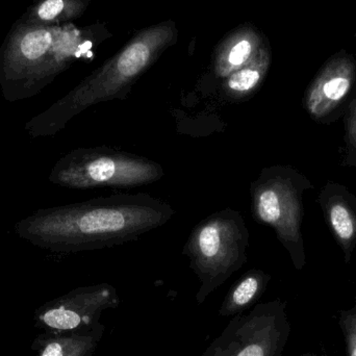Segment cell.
<instances>
[{"label":"cell","mask_w":356,"mask_h":356,"mask_svg":"<svg viewBox=\"0 0 356 356\" xmlns=\"http://www.w3.org/2000/svg\"><path fill=\"white\" fill-rule=\"evenodd\" d=\"M250 195L255 221L274 228L295 266L301 268V194L291 171L284 167L264 169L251 182Z\"/></svg>","instance_id":"7"},{"label":"cell","mask_w":356,"mask_h":356,"mask_svg":"<svg viewBox=\"0 0 356 356\" xmlns=\"http://www.w3.org/2000/svg\"><path fill=\"white\" fill-rule=\"evenodd\" d=\"M290 334L286 302L257 303L232 317L201 356H282Z\"/></svg>","instance_id":"6"},{"label":"cell","mask_w":356,"mask_h":356,"mask_svg":"<svg viewBox=\"0 0 356 356\" xmlns=\"http://www.w3.org/2000/svg\"><path fill=\"white\" fill-rule=\"evenodd\" d=\"M356 64L353 56L339 52L322 67L307 90L305 106L311 116L320 119L334 110L353 89Z\"/></svg>","instance_id":"9"},{"label":"cell","mask_w":356,"mask_h":356,"mask_svg":"<svg viewBox=\"0 0 356 356\" xmlns=\"http://www.w3.org/2000/svg\"><path fill=\"white\" fill-rule=\"evenodd\" d=\"M89 0H35L20 20L39 26H58L83 16Z\"/></svg>","instance_id":"14"},{"label":"cell","mask_w":356,"mask_h":356,"mask_svg":"<svg viewBox=\"0 0 356 356\" xmlns=\"http://www.w3.org/2000/svg\"><path fill=\"white\" fill-rule=\"evenodd\" d=\"M270 280L269 274L259 269H251L243 274L224 297L219 315L234 317L250 309L266 292Z\"/></svg>","instance_id":"13"},{"label":"cell","mask_w":356,"mask_h":356,"mask_svg":"<svg viewBox=\"0 0 356 356\" xmlns=\"http://www.w3.org/2000/svg\"><path fill=\"white\" fill-rule=\"evenodd\" d=\"M300 356H319V355H315V353H305V355H302Z\"/></svg>","instance_id":"18"},{"label":"cell","mask_w":356,"mask_h":356,"mask_svg":"<svg viewBox=\"0 0 356 356\" xmlns=\"http://www.w3.org/2000/svg\"><path fill=\"white\" fill-rule=\"evenodd\" d=\"M248 246L246 222L236 209L216 211L193 228L182 253L200 282L197 303H204L247 263Z\"/></svg>","instance_id":"4"},{"label":"cell","mask_w":356,"mask_h":356,"mask_svg":"<svg viewBox=\"0 0 356 356\" xmlns=\"http://www.w3.org/2000/svg\"><path fill=\"white\" fill-rule=\"evenodd\" d=\"M175 211L149 194H115L42 209L15 225L19 238L58 253L119 246L170 221Z\"/></svg>","instance_id":"1"},{"label":"cell","mask_w":356,"mask_h":356,"mask_svg":"<svg viewBox=\"0 0 356 356\" xmlns=\"http://www.w3.org/2000/svg\"><path fill=\"white\" fill-rule=\"evenodd\" d=\"M94 31L73 23L58 26L13 24L0 47V89L10 102L39 94L58 75L87 56Z\"/></svg>","instance_id":"3"},{"label":"cell","mask_w":356,"mask_h":356,"mask_svg":"<svg viewBox=\"0 0 356 356\" xmlns=\"http://www.w3.org/2000/svg\"><path fill=\"white\" fill-rule=\"evenodd\" d=\"M104 324L81 332H43L33 341L35 356H93L104 334Z\"/></svg>","instance_id":"11"},{"label":"cell","mask_w":356,"mask_h":356,"mask_svg":"<svg viewBox=\"0 0 356 356\" xmlns=\"http://www.w3.org/2000/svg\"><path fill=\"white\" fill-rule=\"evenodd\" d=\"M120 302L116 288L102 282L48 301L35 311L33 320L43 332H87L100 323L104 311L117 309Z\"/></svg>","instance_id":"8"},{"label":"cell","mask_w":356,"mask_h":356,"mask_svg":"<svg viewBox=\"0 0 356 356\" xmlns=\"http://www.w3.org/2000/svg\"><path fill=\"white\" fill-rule=\"evenodd\" d=\"M271 60V50L265 43L246 65L223 79L222 92L225 97L236 102L249 99L265 81Z\"/></svg>","instance_id":"12"},{"label":"cell","mask_w":356,"mask_h":356,"mask_svg":"<svg viewBox=\"0 0 356 356\" xmlns=\"http://www.w3.org/2000/svg\"><path fill=\"white\" fill-rule=\"evenodd\" d=\"M328 220L337 238L342 244L347 254H350L351 248L356 238V218L343 200H334L327 209Z\"/></svg>","instance_id":"15"},{"label":"cell","mask_w":356,"mask_h":356,"mask_svg":"<svg viewBox=\"0 0 356 356\" xmlns=\"http://www.w3.org/2000/svg\"><path fill=\"white\" fill-rule=\"evenodd\" d=\"M348 131L351 143L353 144L356 149V100L351 106L350 116L348 119Z\"/></svg>","instance_id":"17"},{"label":"cell","mask_w":356,"mask_h":356,"mask_svg":"<svg viewBox=\"0 0 356 356\" xmlns=\"http://www.w3.org/2000/svg\"><path fill=\"white\" fill-rule=\"evenodd\" d=\"M173 21L159 23L136 35L116 56L106 60L64 97L25 124L31 138L54 137L75 116L87 108L124 99L138 79L156 62L165 50L177 43Z\"/></svg>","instance_id":"2"},{"label":"cell","mask_w":356,"mask_h":356,"mask_svg":"<svg viewBox=\"0 0 356 356\" xmlns=\"http://www.w3.org/2000/svg\"><path fill=\"white\" fill-rule=\"evenodd\" d=\"M165 177L158 163L114 148H77L65 154L52 168L49 181L63 188L89 190L146 186Z\"/></svg>","instance_id":"5"},{"label":"cell","mask_w":356,"mask_h":356,"mask_svg":"<svg viewBox=\"0 0 356 356\" xmlns=\"http://www.w3.org/2000/svg\"><path fill=\"white\" fill-rule=\"evenodd\" d=\"M265 44L261 33L250 25L240 27L224 40L216 51L213 73L220 79L246 65Z\"/></svg>","instance_id":"10"},{"label":"cell","mask_w":356,"mask_h":356,"mask_svg":"<svg viewBox=\"0 0 356 356\" xmlns=\"http://www.w3.org/2000/svg\"><path fill=\"white\" fill-rule=\"evenodd\" d=\"M339 324L344 336L347 356H356V300L351 309L341 312Z\"/></svg>","instance_id":"16"}]
</instances>
